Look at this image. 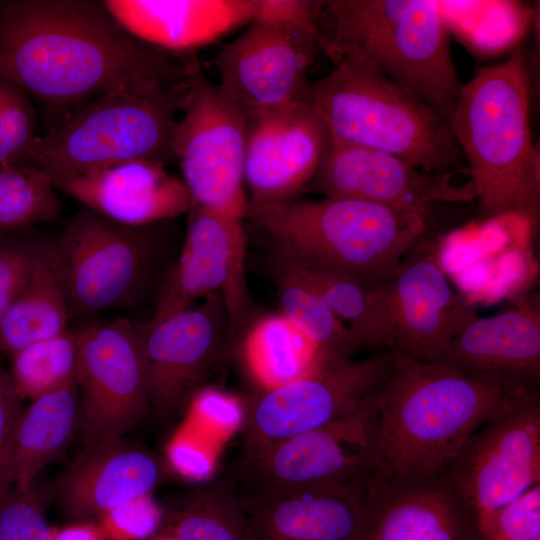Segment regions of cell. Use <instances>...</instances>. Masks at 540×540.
Returning <instances> with one entry per match:
<instances>
[{
    "mask_svg": "<svg viewBox=\"0 0 540 540\" xmlns=\"http://www.w3.org/2000/svg\"><path fill=\"white\" fill-rule=\"evenodd\" d=\"M187 62L133 37L103 1H0V76L58 120L129 79L184 75Z\"/></svg>",
    "mask_w": 540,
    "mask_h": 540,
    "instance_id": "6da1fadb",
    "label": "cell"
},
{
    "mask_svg": "<svg viewBox=\"0 0 540 540\" xmlns=\"http://www.w3.org/2000/svg\"><path fill=\"white\" fill-rule=\"evenodd\" d=\"M393 359L375 398L378 426L370 476L375 481L416 482L445 475L494 413L523 391L538 389L500 375L467 373L441 360Z\"/></svg>",
    "mask_w": 540,
    "mask_h": 540,
    "instance_id": "7a4b0ae2",
    "label": "cell"
},
{
    "mask_svg": "<svg viewBox=\"0 0 540 540\" xmlns=\"http://www.w3.org/2000/svg\"><path fill=\"white\" fill-rule=\"evenodd\" d=\"M529 75L521 51L463 83L450 121L482 218L540 214V155L530 127Z\"/></svg>",
    "mask_w": 540,
    "mask_h": 540,
    "instance_id": "3957f363",
    "label": "cell"
},
{
    "mask_svg": "<svg viewBox=\"0 0 540 540\" xmlns=\"http://www.w3.org/2000/svg\"><path fill=\"white\" fill-rule=\"evenodd\" d=\"M188 89L184 75H148L124 81L61 117L36 136L26 165L52 182L133 160H175L177 116Z\"/></svg>",
    "mask_w": 540,
    "mask_h": 540,
    "instance_id": "277c9868",
    "label": "cell"
},
{
    "mask_svg": "<svg viewBox=\"0 0 540 540\" xmlns=\"http://www.w3.org/2000/svg\"><path fill=\"white\" fill-rule=\"evenodd\" d=\"M245 219L272 237L275 251L371 289L393 278L426 228L424 215L416 211L346 197L249 200Z\"/></svg>",
    "mask_w": 540,
    "mask_h": 540,
    "instance_id": "5b68a950",
    "label": "cell"
},
{
    "mask_svg": "<svg viewBox=\"0 0 540 540\" xmlns=\"http://www.w3.org/2000/svg\"><path fill=\"white\" fill-rule=\"evenodd\" d=\"M329 33L320 47L337 62L358 59L451 121L463 85L453 62L442 3L430 0H326Z\"/></svg>",
    "mask_w": 540,
    "mask_h": 540,
    "instance_id": "8992f818",
    "label": "cell"
},
{
    "mask_svg": "<svg viewBox=\"0 0 540 540\" xmlns=\"http://www.w3.org/2000/svg\"><path fill=\"white\" fill-rule=\"evenodd\" d=\"M310 102L333 141L380 150L430 172L468 174L445 116L367 62H335L312 83Z\"/></svg>",
    "mask_w": 540,
    "mask_h": 540,
    "instance_id": "52a82bcc",
    "label": "cell"
},
{
    "mask_svg": "<svg viewBox=\"0 0 540 540\" xmlns=\"http://www.w3.org/2000/svg\"><path fill=\"white\" fill-rule=\"evenodd\" d=\"M320 1L258 0L254 20L215 58L218 87L246 115L310 102Z\"/></svg>",
    "mask_w": 540,
    "mask_h": 540,
    "instance_id": "ba28073f",
    "label": "cell"
},
{
    "mask_svg": "<svg viewBox=\"0 0 540 540\" xmlns=\"http://www.w3.org/2000/svg\"><path fill=\"white\" fill-rule=\"evenodd\" d=\"M161 223L122 225L86 207L73 216L49 242L71 317L98 315L140 299L167 245Z\"/></svg>",
    "mask_w": 540,
    "mask_h": 540,
    "instance_id": "9c48e42d",
    "label": "cell"
},
{
    "mask_svg": "<svg viewBox=\"0 0 540 540\" xmlns=\"http://www.w3.org/2000/svg\"><path fill=\"white\" fill-rule=\"evenodd\" d=\"M245 112L203 73L196 53L188 67V89L172 139L193 205L244 220Z\"/></svg>",
    "mask_w": 540,
    "mask_h": 540,
    "instance_id": "30bf717a",
    "label": "cell"
},
{
    "mask_svg": "<svg viewBox=\"0 0 540 540\" xmlns=\"http://www.w3.org/2000/svg\"><path fill=\"white\" fill-rule=\"evenodd\" d=\"M187 214L180 255L160 284L151 318L142 324H155L191 307L197 298L220 293L228 316L229 362L254 320L246 281L243 220L196 205Z\"/></svg>",
    "mask_w": 540,
    "mask_h": 540,
    "instance_id": "8fae6325",
    "label": "cell"
},
{
    "mask_svg": "<svg viewBox=\"0 0 540 540\" xmlns=\"http://www.w3.org/2000/svg\"><path fill=\"white\" fill-rule=\"evenodd\" d=\"M393 360L388 350L363 359L350 358L295 382L257 392L243 407L242 458L352 413L384 385Z\"/></svg>",
    "mask_w": 540,
    "mask_h": 540,
    "instance_id": "7c38bea8",
    "label": "cell"
},
{
    "mask_svg": "<svg viewBox=\"0 0 540 540\" xmlns=\"http://www.w3.org/2000/svg\"><path fill=\"white\" fill-rule=\"evenodd\" d=\"M475 508L480 531L540 484V396L527 389L494 413L445 474Z\"/></svg>",
    "mask_w": 540,
    "mask_h": 540,
    "instance_id": "4fadbf2b",
    "label": "cell"
},
{
    "mask_svg": "<svg viewBox=\"0 0 540 540\" xmlns=\"http://www.w3.org/2000/svg\"><path fill=\"white\" fill-rule=\"evenodd\" d=\"M377 393L338 420L281 441L251 458H242L233 474L237 487L280 491L368 482L377 437Z\"/></svg>",
    "mask_w": 540,
    "mask_h": 540,
    "instance_id": "5bb4252c",
    "label": "cell"
},
{
    "mask_svg": "<svg viewBox=\"0 0 540 540\" xmlns=\"http://www.w3.org/2000/svg\"><path fill=\"white\" fill-rule=\"evenodd\" d=\"M75 379L84 446L120 438L138 424L150 397L136 324L117 318L80 328Z\"/></svg>",
    "mask_w": 540,
    "mask_h": 540,
    "instance_id": "9a60e30c",
    "label": "cell"
},
{
    "mask_svg": "<svg viewBox=\"0 0 540 540\" xmlns=\"http://www.w3.org/2000/svg\"><path fill=\"white\" fill-rule=\"evenodd\" d=\"M145 354L150 407L167 417L188 408L204 381L226 363L228 316L220 293L152 324H136Z\"/></svg>",
    "mask_w": 540,
    "mask_h": 540,
    "instance_id": "2e32d148",
    "label": "cell"
},
{
    "mask_svg": "<svg viewBox=\"0 0 540 540\" xmlns=\"http://www.w3.org/2000/svg\"><path fill=\"white\" fill-rule=\"evenodd\" d=\"M436 242L424 235L406 253L387 285V350L418 362H437L478 316L449 284Z\"/></svg>",
    "mask_w": 540,
    "mask_h": 540,
    "instance_id": "e0dca14e",
    "label": "cell"
},
{
    "mask_svg": "<svg viewBox=\"0 0 540 540\" xmlns=\"http://www.w3.org/2000/svg\"><path fill=\"white\" fill-rule=\"evenodd\" d=\"M247 116L244 180L250 201L298 198L328 155L330 129L311 102H296Z\"/></svg>",
    "mask_w": 540,
    "mask_h": 540,
    "instance_id": "ac0fdd59",
    "label": "cell"
},
{
    "mask_svg": "<svg viewBox=\"0 0 540 540\" xmlns=\"http://www.w3.org/2000/svg\"><path fill=\"white\" fill-rule=\"evenodd\" d=\"M455 175L426 171L380 150L333 141L305 190L324 197L361 199L424 215L434 203L475 200L472 181L456 184Z\"/></svg>",
    "mask_w": 540,
    "mask_h": 540,
    "instance_id": "d6986e66",
    "label": "cell"
},
{
    "mask_svg": "<svg viewBox=\"0 0 540 540\" xmlns=\"http://www.w3.org/2000/svg\"><path fill=\"white\" fill-rule=\"evenodd\" d=\"M356 540H480L478 514L446 475L416 482L369 478Z\"/></svg>",
    "mask_w": 540,
    "mask_h": 540,
    "instance_id": "ffe728a7",
    "label": "cell"
},
{
    "mask_svg": "<svg viewBox=\"0 0 540 540\" xmlns=\"http://www.w3.org/2000/svg\"><path fill=\"white\" fill-rule=\"evenodd\" d=\"M167 470L155 452L120 437L84 446L56 478L52 492L74 522L94 521L121 503L152 494Z\"/></svg>",
    "mask_w": 540,
    "mask_h": 540,
    "instance_id": "44dd1931",
    "label": "cell"
},
{
    "mask_svg": "<svg viewBox=\"0 0 540 540\" xmlns=\"http://www.w3.org/2000/svg\"><path fill=\"white\" fill-rule=\"evenodd\" d=\"M53 184L95 213L133 227L169 221L193 206L183 181L150 160L119 163Z\"/></svg>",
    "mask_w": 540,
    "mask_h": 540,
    "instance_id": "7402d4cb",
    "label": "cell"
},
{
    "mask_svg": "<svg viewBox=\"0 0 540 540\" xmlns=\"http://www.w3.org/2000/svg\"><path fill=\"white\" fill-rule=\"evenodd\" d=\"M367 482L238 490L254 540H356Z\"/></svg>",
    "mask_w": 540,
    "mask_h": 540,
    "instance_id": "603a6c76",
    "label": "cell"
},
{
    "mask_svg": "<svg viewBox=\"0 0 540 540\" xmlns=\"http://www.w3.org/2000/svg\"><path fill=\"white\" fill-rule=\"evenodd\" d=\"M133 37L173 54L196 52L255 18L258 0H105Z\"/></svg>",
    "mask_w": 540,
    "mask_h": 540,
    "instance_id": "cb8c5ba5",
    "label": "cell"
},
{
    "mask_svg": "<svg viewBox=\"0 0 540 540\" xmlns=\"http://www.w3.org/2000/svg\"><path fill=\"white\" fill-rule=\"evenodd\" d=\"M441 361L472 374L500 375L538 388L540 315L529 303L477 317L450 342Z\"/></svg>",
    "mask_w": 540,
    "mask_h": 540,
    "instance_id": "d4e9b609",
    "label": "cell"
},
{
    "mask_svg": "<svg viewBox=\"0 0 540 540\" xmlns=\"http://www.w3.org/2000/svg\"><path fill=\"white\" fill-rule=\"evenodd\" d=\"M81 406L76 379L32 400L16 429L12 485L27 487L68 447L80 431Z\"/></svg>",
    "mask_w": 540,
    "mask_h": 540,
    "instance_id": "484cf974",
    "label": "cell"
},
{
    "mask_svg": "<svg viewBox=\"0 0 540 540\" xmlns=\"http://www.w3.org/2000/svg\"><path fill=\"white\" fill-rule=\"evenodd\" d=\"M71 318L48 241H39L27 280L0 322V351L20 349L66 330Z\"/></svg>",
    "mask_w": 540,
    "mask_h": 540,
    "instance_id": "4316f807",
    "label": "cell"
},
{
    "mask_svg": "<svg viewBox=\"0 0 540 540\" xmlns=\"http://www.w3.org/2000/svg\"><path fill=\"white\" fill-rule=\"evenodd\" d=\"M240 349L258 392L295 382L331 366L323 361L314 343L281 313L253 320Z\"/></svg>",
    "mask_w": 540,
    "mask_h": 540,
    "instance_id": "83f0119b",
    "label": "cell"
},
{
    "mask_svg": "<svg viewBox=\"0 0 540 540\" xmlns=\"http://www.w3.org/2000/svg\"><path fill=\"white\" fill-rule=\"evenodd\" d=\"M274 256L296 272L336 316L347 323L356 352L367 347L387 348L390 334L389 282L371 289L348 275L299 262L277 251Z\"/></svg>",
    "mask_w": 540,
    "mask_h": 540,
    "instance_id": "f1b7e54d",
    "label": "cell"
},
{
    "mask_svg": "<svg viewBox=\"0 0 540 540\" xmlns=\"http://www.w3.org/2000/svg\"><path fill=\"white\" fill-rule=\"evenodd\" d=\"M163 520L173 540H254L233 475L181 493Z\"/></svg>",
    "mask_w": 540,
    "mask_h": 540,
    "instance_id": "f546056e",
    "label": "cell"
},
{
    "mask_svg": "<svg viewBox=\"0 0 540 540\" xmlns=\"http://www.w3.org/2000/svg\"><path fill=\"white\" fill-rule=\"evenodd\" d=\"M272 261L280 313L314 343L327 365L352 358L356 350L347 326L287 264L275 256Z\"/></svg>",
    "mask_w": 540,
    "mask_h": 540,
    "instance_id": "4dcf8cb0",
    "label": "cell"
},
{
    "mask_svg": "<svg viewBox=\"0 0 540 540\" xmlns=\"http://www.w3.org/2000/svg\"><path fill=\"white\" fill-rule=\"evenodd\" d=\"M78 330L32 343L12 355L9 372L20 399L34 400L75 380Z\"/></svg>",
    "mask_w": 540,
    "mask_h": 540,
    "instance_id": "1f68e13d",
    "label": "cell"
},
{
    "mask_svg": "<svg viewBox=\"0 0 540 540\" xmlns=\"http://www.w3.org/2000/svg\"><path fill=\"white\" fill-rule=\"evenodd\" d=\"M61 211L52 180L30 165L0 168V235L22 233Z\"/></svg>",
    "mask_w": 540,
    "mask_h": 540,
    "instance_id": "d6a6232c",
    "label": "cell"
},
{
    "mask_svg": "<svg viewBox=\"0 0 540 540\" xmlns=\"http://www.w3.org/2000/svg\"><path fill=\"white\" fill-rule=\"evenodd\" d=\"M36 120L32 98L20 86L0 76V168L26 165L36 138Z\"/></svg>",
    "mask_w": 540,
    "mask_h": 540,
    "instance_id": "836d02e7",
    "label": "cell"
},
{
    "mask_svg": "<svg viewBox=\"0 0 540 540\" xmlns=\"http://www.w3.org/2000/svg\"><path fill=\"white\" fill-rule=\"evenodd\" d=\"M53 530L35 483L0 495V540H52Z\"/></svg>",
    "mask_w": 540,
    "mask_h": 540,
    "instance_id": "e575fe53",
    "label": "cell"
},
{
    "mask_svg": "<svg viewBox=\"0 0 540 540\" xmlns=\"http://www.w3.org/2000/svg\"><path fill=\"white\" fill-rule=\"evenodd\" d=\"M152 494L121 503L104 513L96 523L107 540H145L153 535L163 520V511Z\"/></svg>",
    "mask_w": 540,
    "mask_h": 540,
    "instance_id": "d590c367",
    "label": "cell"
},
{
    "mask_svg": "<svg viewBox=\"0 0 540 540\" xmlns=\"http://www.w3.org/2000/svg\"><path fill=\"white\" fill-rule=\"evenodd\" d=\"M480 540H540V484L496 514Z\"/></svg>",
    "mask_w": 540,
    "mask_h": 540,
    "instance_id": "8d00e7d4",
    "label": "cell"
},
{
    "mask_svg": "<svg viewBox=\"0 0 540 540\" xmlns=\"http://www.w3.org/2000/svg\"><path fill=\"white\" fill-rule=\"evenodd\" d=\"M39 241L23 232L0 235V322L27 280Z\"/></svg>",
    "mask_w": 540,
    "mask_h": 540,
    "instance_id": "74e56055",
    "label": "cell"
},
{
    "mask_svg": "<svg viewBox=\"0 0 540 540\" xmlns=\"http://www.w3.org/2000/svg\"><path fill=\"white\" fill-rule=\"evenodd\" d=\"M21 400L0 359V495L12 485L14 440L23 411Z\"/></svg>",
    "mask_w": 540,
    "mask_h": 540,
    "instance_id": "f35d334b",
    "label": "cell"
},
{
    "mask_svg": "<svg viewBox=\"0 0 540 540\" xmlns=\"http://www.w3.org/2000/svg\"><path fill=\"white\" fill-rule=\"evenodd\" d=\"M166 461L176 472L187 478H202L209 470V462L203 451L183 433H179L169 443Z\"/></svg>",
    "mask_w": 540,
    "mask_h": 540,
    "instance_id": "ab89813d",
    "label": "cell"
},
{
    "mask_svg": "<svg viewBox=\"0 0 540 540\" xmlns=\"http://www.w3.org/2000/svg\"><path fill=\"white\" fill-rule=\"evenodd\" d=\"M52 540H107L96 521H78L54 528Z\"/></svg>",
    "mask_w": 540,
    "mask_h": 540,
    "instance_id": "60d3db41",
    "label": "cell"
},
{
    "mask_svg": "<svg viewBox=\"0 0 540 540\" xmlns=\"http://www.w3.org/2000/svg\"><path fill=\"white\" fill-rule=\"evenodd\" d=\"M156 540H173V539L169 535L164 533L160 535Z\"/></svg>",
    "mask_w": 540,
    "mask_h": 540,
    "instance_id": "b9f144b4",
    "label": "cell"
}]
</instances>
